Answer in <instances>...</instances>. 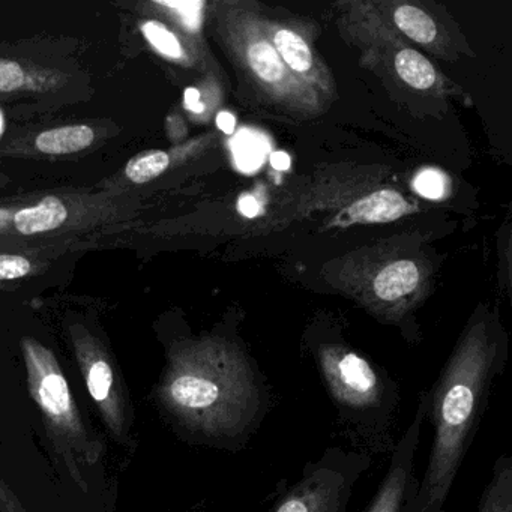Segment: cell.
Returning <instances> with one entry per match:
<instances>
[{"label": "cell", "mask_w": 512, "mask_h": 512, "mask_svg": "<svg viewBox=\"0 0 512 512\" xmlns=\"http://www.w3.org/2000/svg\"><path fill=\"white\" fill-rule=\"evenodd\" d=\"M170 418L197 443L242 451L274 406V392L253 356L235 338L176 341L157 388Z\"/></svg>", "instance_id": "1"}, {"label": "cell", "mask_w": 512, "mask_h": 512, "mask_svg": "<svg viewBox=\"0 0 512 512\" xmlns=\"http://www.w3.org/2000/svg\"><path fill=\"white\" fill-rule=\"evenodd\" d=\"M506 358L505 341L487 322H478L463 335L427 389L433 443L427 469L404 512H443Z\"/></svg>", "instance_id": "2"}, {"label": "cell", "mask_w": 512, "mask_h": 512, "mask_svg": "<svg viewBox=\"0 0 512 512\" xmlns=\"http://www.w3.org/2000/svg\"><path fill=\"white\" fill-rule=\"evenodd\" d=\"M311 353L350 440L370 457L391 452L392 425L400 404L394 377L343 341H322Z\"/></svg>", "instance_id": "3"}, {"label": "cell", "mask_w": 512, "mask_h": 512, "mask_svg": "<svg viewBox=\"0 0 512 512\" xmlns=\"http://www.w3.org/2000/svg\"><path fill=\"white\" fill-rule=\"evenodd\" d=\"M22 352L29 392L43 413L53 448L80 490L88 493L83 467L95 466L101 460L103 442L83 422L55 353L31 337L23 338Z\"/></svg>", "instance_id": "4"}, {"label": "cell", "mask_w": 512, "mask_h": 512, "mask_svg": "<svg viewBox=\"0 0 512 512\" xmlns=\"http://www.w3.org/2000/svg\"><path fill=\"white\" fill-rule=\"evenodd\" d=\"M370 466L365 452L332 446L305 463L292 484L284 481L266 512H349L356 484Z\"/></svg>", "instance_id": "5"}, {"label": "cell", "mask_w": 512, "mask_h": 512, "mask_svg": "<svg viewBox=\"0 0 512 512\" xmlns=\"http://www.w3.org/2000/svg\"><path fill=\"white\" fill-rule=\"evenodd\" d=\"M70 335L80 373L103 416L107 430L118 442H127V398L112 356L85 326L79 323L71 325Z\"/></svg>", "instance_id": "6"}, {"label": "cell", "mask_w": 512, "mask_h": 512, "mask_svg": "<svg viewBox=\"0 0 512 512\" xmlns=\"http://www.w3.org/2000/svg\"><path fill=\"white\" fill-rule=\"evenodd\" d=\"M428 391L419 395L412 422L391 451L388 469L365 512H404L418 485L415 476L416 452L422 425L427 419Z\"/></svg>", "instance_id": "7"}, {"label": "cell", "mask_w": 512, "mask_h": 512, "mask_svg": "<svg viewBox=\"0 0 512 512\" xmlns=\"http://www.w3.org/2000/svg\"><path fill=\"white\" fill-rule=\"evenodd\" d=\"M406 200L394 190H380L362 197L341 212L337 218L340 226L349 224L391 223L406 214Z\"/></svg>", "instance_id": "8"}, {"label": "cell", "mask_w": 512, "mask_h": 512, "mask_svg": "<svg viewBox=\"0 0 512 512\" xmlns=\"http://www.w3.org/2000/svg\"><path fill=\"white\" fill-rule=\"evenodd\" d=\"M70 212L64 200L49 196L35 205L14 212L13 224L17 233L25 236L43 235L61 229L67 223Z\"/></svg>", "instance_id": "9"}, {"label": "cell", "mask_w": 512, "mask_h": 512, "mask_svg": "<svg viewBox=\"0 0 512 512\" xmlns=\"http://www.w3.org/2000/svg\"><path fill=\"white\" fill-rule=\"evenodd\" d=\"M94 128L89 125H65V127L52 128L43 131L35 139V149L41 154L70 155L85 151L95 142Z\"/></svg>", "instance_id": "10"}, {"label": "cell", "mask_w": 512, "mask_h": 512, "mask_svg": "<svg viewBox=\"0 0 512 512\" xmlns=\"http://www.w3.org/2000/svg\"><path fill=\"white\" fill-rule=\"evenodd\" d=\"M418 283V266L412 260H398L379 272L373 289L380 301L395 302L410 295Z\"/></svg>", "instance_id": "11"}, {"label": "cell", "mask_w": 512, "mask_h": 512, "mask_svg": "<svg viewBox=\"0 0 512 512\" xmlns=\"http://www.w3.org/2000/svg\"><path fill=\"white\" fill-rule=\"evenodd\" d=\"M476 512H512V457L496 458L490 481L482 491Z\"/></svg>", "instance_id": "12"}, {"label": "cell", "mask_w": 512, "mask_h": 512, "mask_svg": "<svg viewBox=\"0 0 512 512\" xmlns=\"http://www.w3.org/2000/svg\"><path fill=\"white\" fill-rule=\"evenodd\" d=\"M59 77L20 64L11 59H0V94L16 92H43L53 88Z\"/></svg>", "instance_id": "13"}, {"label": "cell", "mask_w": 512, "mask_h": 512, "mask_svg": "<svg viewBox=\"0 0 512 512\" xmlns=\"http://www.w3.org/2000/svg\"><path fill=\"white\" fill-rule=\"evenodd\" d=\"M245 55H247L251 71L263 83L281 85V83L286 82L289 70L281 61L272 43H269L265 38H256V40L250 41L247 50H245Z\"/></svg>", "instance_id": "14"}, {"label": "cell", "mask_w": 512, "mask_h": 512, "mask_svg": "<svg viewBox=\"0 0 512 512\" xmlns=\"http://www.w3.org/2000/svg\"><path fill=\"white\" fill-rule=\"evenodd\" d=\"M272 46L277 50L287 70L310 76L314 70V56L304 38L290 29H278L272 37Z\"/></svg>", "instance_id": "15"}, {"label": "cell", "mask_w": 512, "mask_h": 512, "mask_svg": "<svg viewBox=\"0 0 512 512\" xmlns=\"http://www.w3.org/2000/svg\"><path fill=\"white\" fill-rule=\"evenodd\" d=\"M140 32L146 43L163 58L173 62H181L185 64L188 59L187 50L182 44L181 38L167 28L164 23L157 20H143L139 23Z\"/></svg>", "instance_id": "16"}, {"label": "cell", "mask_w": 512, "mask_h": 512, "mask_svg": "<svg viewBox=\"0 0 512 512\" xmlns=\"http://www.w3.org/2000/svg\"><path fill=\"white\" fill-rule=\"evenodd\" d=\"M394 64L400 79L412 88L424 91L436 83V71L433 65L416 50H401L395 56Z\"/></svg>", "instance_id": "17"}, {"label": "cell", "mask_w": 512, "mask_h": 512, "mask_svg": "<svg viewBox=\"0 0 512 512\" xmlns=\"http://www.w3.org/2000/svg\"><path fill=\"white\" fill-rule=\"evenodd\" d=\"M397 28L410 40L419 44H428L437 37V26L424 11L410 5L397 8L394 13Z\"/></svg>", "instance_id": "18"}, {"label": "cell", "mask_w": 512, "mask_h": 512, "mask_svg": "<svg viewBox=\"0 0 512 512\" xmlns=\"http://www.w3.org/2000/svg\"><path fill=\"white\" fill-rule=\"evenodd\" d=\"M170 166V155L164 151H146L136 155L125 166V176L133 184L143 185L163 175Z\"/></svg>", "instance_id": "19"}, {"label": "cell", "mask_w": 512, "mask_h": 512, "mask_svg": "<svg viewBox=\"0 0 512 512\" xmlns=\"http://www.w3.org/2000/svg\"><path fill=\"white\" fill-rule=\"evenodd\" d=\"M235 160L238 161V166L241 170H256L263 161V152L265 146L260 143L259 137L253 134H241L235 140Z\"/></svg>", "instance_id": "20"}, {"label": "cell", "mask_w": 512, "mask_h": 512, "mask_svg": "<svg viewBox=\"0 0 512 512\" xmlns=\"http://www.w3.org/2000/svg\"><path fill=\"white\" fill-rule=\"evenodd\" d=\"M152 5L169 10L188 31H197L202 23L203 2H152Z\"/></svg>", "instance_id": "21"}, {"label": "cell", "mask_w": 512, "mask_h": 512, "mask_svg": "<svg viewBox=\"0 0 512 512\" xmlns=\"http://www.w3.org/2000/svg\"><path fill=\"white\" fill-rule=\"evenodd\" d=\"M34 271V263L19 254H0V281L20 280Z\"/></svg>", "instance_id": "22"}, {"label": "cell", "mask_w": 512, "mask_h": 512, "mask_svg": "<svg viewBox=\"0 0 512 512\" xmlns=\"http://www.w3.org/2000/svg\"><path fill=\"white\" fill-rule=\"evenodd\" d=\"M415 188L425 199L436 200L443 196L445 182L439 172L428 169L419 173L415 181Z\"/></svg>", "instance_id": "23"}, {"label": "cell", "mask_w": 512, "mask_h": 512, "mask_svg": "<svg viewBox=\"0 0 512 512\" xmlns=\"http://www.w3.org/2000/svg\"><path fill=\"white\" fill-rule=\"evenodd\" d=\"M0 512H28L2 476H0Z\"/></svg>", "instance_id": "24"}, {"label": "cell", "mask_w": 512, "mask_h": 512, "mask_svg": "<svg viewBox=\"0 0 512 512\" xmlns=\"http://www.w3.org/2000/svg\"><path fill=\"white\" fill-rule=\"evenodd\" d=\"M238 211L245 218H256L260 211H262V206H260L259 200L253 194H242L238 200Z\"/></svg>", "instance_id": "25"}, {"label": "cell", "mask_w": 512, "mask_h": 512, "mask_svg": "<svg viewBox=\"0 0 512 512\" xmlns=\"http://www.w3.org/2000/svg\"><path fill=\"white\" fill-rule=\"evenodd\" d=\"M185 106L193 113H202L205 106L200 100V92L197 89L190 88L185 91Z\"/></svg>", "instance_id": "26"}, {"label": "cell", "mask_w": 512, "mask_h": 512, "mask_svg": "<svg viewBox=\"0 0 512 512\" xmlns=\"http://www.w3.org/2000/svg\"><path fill=\"white\" fill-rule=\"evenodd\" d=\"M217 127L223 131L224 134L235 133L236 118L229 112H220L217 116Z\"/></svg>", "instance_id": "27"}, {"label": "cell", "mask_w": 512, "mask_h": 512, "mask_svg": "<svg viewBox=\"0 0 512 512\" xmlns=\"http://www.w3.org/2000/svg\"><path fill=\"white\" fill-rule=\"evenodd\" d=\"M290 161L289 154L283 151L272 152L271 155V166L274 167L275 170H280V172H286V170L290 169Z\"/></svg>", "instance_id": "28"}, {"label": "cell", "mask_w": 512, "mask_h": 512, "mask_svg": "<svg viewBox=\"0 0 512 512\" xmlns=\"http://www.w3.org/2000/svg\"><path fill=\"white\" fill-rule=\"evenodd\" d=\"M8 211H0V224H2V220H7Z\"/></svg>", "instance_id": "29"}]
</instances>
